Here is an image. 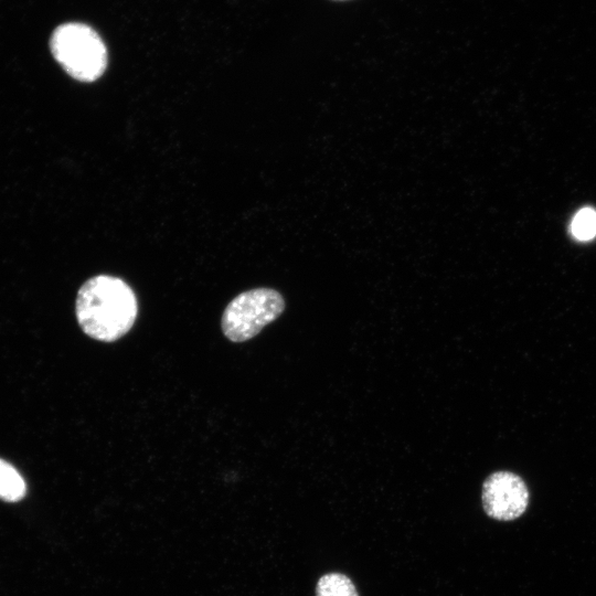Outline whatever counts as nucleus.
<instances>
[{
	"label": "nucleus",
	"instance_id": "f257e3e1",
	"mask_svg": "<svg viewBox=\"0 0 596 596\" xmlns=\"http://www.w3.org/2000/svg\"><path fill=\"white\" fill-rule=\"evenodd\" d=\"M79 327L88 337L113 342L132 328L137 313V297L121 278L97 275L79 288L75 304Z\"/></svg>",
	"mask_w": 596,
	"mask_h": 596
},
{
	"label": "nucleus",
	"instance_id": "f03ea898",
	"mask_svg": "<svg viewBox=\"0 0 596 596\" xmlns=\"http://www.w3.org/2000/svg\"><path fill=\"white\" fill-rule=\"evenodd\" d=\"M50 50L55 61L74 79L92 83L107 67V50L100 36L83 23H64L51 35Z\"/></svg>",
	"mask_w": 596,
	"mask_h": 596
},
{
	"label": "nucleus",
	"instance_id": "7ed1b4c3",
	"mask_svg": "<svg viewBox=\"0 0 596 596\" xmlns=\"http://www.w3.org/2000/svg\"><path fill=\"white\" fill-rule=\"evenodd\" d=\"M285 309L283 296L272 288H255L233 298L223 311V334L232 342H244L257 336Z\"/></svg>",
	"mask_w": 596,
	"mask_h": 596
},
{
	"label": "nucleus",
	"instance_id": "20e7f679",
	"mask_svg": "<svg viewBox=\"0 0 596 596\" xmlns=\"http://www.w3.org/2000/svg\"><path fill=\"white\" fill-rule=\"evenodd\" d=\"M481 499L488 517L499 521H512L525 512L530 493L519 475L501 470L487 477L482 485Z\"/></svg>",
	"mask_w": 596,
	"mask_h": 596
},
{
	"label": "nucleus",
	"instance_id": "39448f33",
	"mask_svg": "<svg viewBox=\"0 0 596 596\" xmlns=\"http://www.w3.org/2000/svg\"><path fill=\"white\" fill-rule=\"evenodd\" d=\"M26 485L19 471L8 461L0 459V499L17 502L24 498Z\"/></svg>",
	"mask_w": 596,
	"mask_h": 596
},
{
	"label": "nucleus",
	"instance_id": "423d86ee",
	"mask_svg": "<svg viewBox=\"0 0 596 596\" xmlns=\"http://www.w3.org/2000/svg\"><path fill=\"white\" fill-rule=\"evenodd\" d=\"M316 596H359L353 582L342 573L322 575L316 585Z\"/></svg>",
	"mask_w": 596,
	"mask_h": 596
},
{
	"label": "nucleus",
	"instance_id": "0eeeda50",
	"mask_svg": "<svg viewBox=\"0 0 596 596\" xmlns=\"http://www.w3.org/2000/svg\"><path fill=\"white\" fill-rule=\"evenodd\" d=\"M571 233L578 241H590L596 236V210L584 207L571 222Z\"/></svg>",
	"mask_w": 596,
	"mask_h": 596
},
{
	"label": "nucleus",
	"instance_id": "6e6552de",
	"mask_svg": "<svg viewBox=\"0 0 596 596\" xmlns=\"http://www.w3.org/2000/svg\"><path fill=\"white\" fill-rule=\"evenodd\" d=\"M333 1H348V0H333Z\"/></svg>",
	"mask_w": 596,
	"mask_h": 596
}]
</instances>
